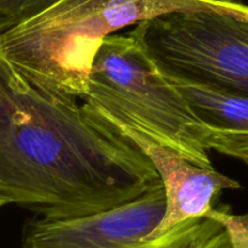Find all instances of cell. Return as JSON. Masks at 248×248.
I'll use <instances>...</instances> for the list:
<instances>
[{"label": "cell", "mask_w": 248, "mask_h": 248, "mask_svg": "<svg viewBox=\"0 0 248 248\" xmlns=\"http://www.w3.org/2000/svg\"><path fill=\"white\" fill-rule=\"evenodd\" d=\"M56 1L59 0H0V18L11 26L16 25L42 13Z\"/></svg>", "instance_id": "obj_9"}, {"label": "cell", "mask_w": 248, "mask_h": 248, "mask_svg": "<svg viewBox=\"0 0 248 248\" xmlns=\"http://www.w3.org/2000/svg\"><path fill=\"white\" fill-rule=\"evenodd\" d=\"M163 67L248 96V5L225 0L134 26Z\"/></svg>", "instance_id": "obj_4"}, {"label": "cell", "mask_w": 248, "mask_h": 248, "mask_svg": "<svg viewBox=\"0 0 248 248\" xmlns=\"http://www.w3.org/2000/svg\"><path fill=\"white\" fill-rule=\"evenodd\" d=\"M79 101L92 118L128 124L196 166L214 168L211 129L167 79L134 28L102 40Z\"/></svg>", "instance_id": "obj_3"}, {"label": "cell", "mask_w": 248, "mask_h": 248, "mask_svg": "<svg viewBox=\"0 0 248 248\" xmlns=\"http://www.w3.org/2000/svg\"><path fill=\"white\" fill-rule=\"evenodd\" d=\"M97 122L138 147L150 159L161 179L166 194V211L161 223L144 240L161 236L189 219L208 216L216 208L224 190L241 187V184L235 179L219 173L214 168L206 169L196 166L137 128L118 121Z\"/></svg>", "instance_id": "obj_6"}, {"label": "cell", "mask_w": 248, "mask_h": 248, "mask_svg": "<svg viewBox=\"0 0 248 248\" xmlns=\"http://www.w3.org/2000/svg\"><path fill=\"white\" fill-rule=\"evenodd\" d=\"M159 67L199 118L209 127L213 137L212 151L237 159L248 167V96L161 65Z\"/></svg>", "instance_id": "obj_7"}, {"label": "cell", "mask_w": 248, "mask_h": 248, "mask_svg": "<svg viewBox=\"0 0 248 248\" xmlns=\"http://www.w3.org/2000/svg\"><path fill=\"white\" fill-rule=\"evenodd\" d=\"M118 248H248V214L216 207L208 216L183 221L161 236Z\"/></svg>", "instance_id": "obj_8"}, {"label": "cell", "mask_w": 248, "mask_h": 248, "mask_svg": "<svg viewBox=\"0 0 248 248\" xmlns=\"http://www.w3.org/2000/svg\"><path fill=\"white\" fill-rule=\"evenodd\" d=\"M225 0H59L0 32V56L35 87L80 100L102 40L175 11Z\"/></svg>", "instance_id": "obj_2"}, {"label": "cell", "mask_w": 248, "mask_h": 248, "mask_svg": "<svg viewBox=\"0 0 248 248\" xmlns=\"http://www.w3.org/2000/svg\"><path fill=\"white\" fill-rule=\"evenodd\" d=\"M8 27H10V23H9L8 21L3 20V18H0V32H1V31H4L5 28H8ZM6 204H10V202H9L8 200L5 199V197L0 196V208H1V207H4V206H6Z\"/></svg>", "instance_id": "obj_10"}, {"label": "cell", "mask_w": 248, "mask_h": 248, "mask_svg": "<svg viewBox=\"0 0 248 248\" xmlns=\"http://www.w3.org/2000/svg\"><path fill=\"white\" fill-rule=\"evenodd\" d=\"M162 185L150 159L85 113L35 87L0 56V196L51 219L99 213Z\"/></svg>", "instance_id": "obj_1"}, {"label": "cell", "mask_w": 248, "mask_h": 248, "mask_svg": "<svg viewBox=\"0 0 248 248\" xmlns=\"http://www.w3.org/2000/svg\"><path fill=\"white\" fill-rule=\"evenodd\" d=\"M166 211L163 185L133 201L66 219L34 216L25 223L23 248H118L146 238Z\"/></svg>", "instance_id": "obj_5"}]
</instances>
